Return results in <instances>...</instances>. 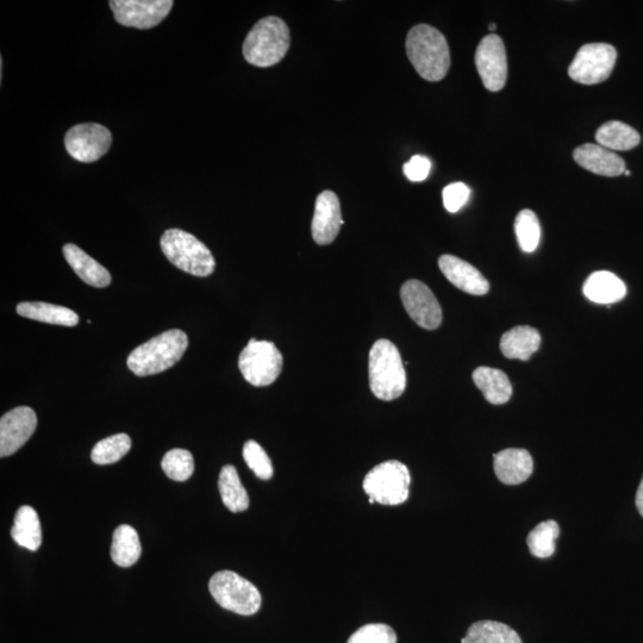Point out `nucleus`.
Here are the masks:
<instances>
[{"label":"nucleus","instance_id":"1","mask_svg":"<svg viewBox=\"0 0 643 643\" xmlns=\"http://www.w3.org/2000/svg\"><path fill=\"white\" fill-rule=\"evenodd\" d=\"M408 58L416 72L430 83L441 81L451 67V53L446 37L428 24H418L405 41Z\"/></svg>","mask_w":643,"mask_h":643},{"label":"nucleus","instance_id":"2","mask_svg":"<svg viewBox=\"0 0 643 643\" xmlns=\"http://www.w3.org/2000/svg\"><path fill=\"white\" fill-rule=\"evenodd\" d=\"M187 347L189 337L183 330H167L130 353L127 360L129 370L137 377L165 372L183 358Z\"/></svg>","mask_w":643,"mask_h":643},{"label":"nucleus","instance_id":"39","mask_svg":"<svg viewBox=\"0 0 643 643\" xmlns=\"http://www.w3.org/2000/svg\"><path fill=\"white\" fill-rule=\"evenodd\" d=\"M624 174H626V176L628 177V176H630V174H632V172H630V171H624Z\"/></svg>","mask_w":643,"mask_h":643},{"label":"nucleus","instance_id":"20","mask_svg":"<svg viewBox=\"0 0 643 643\" xmlns=\"http://www.w3.org/2000/svg\"><path fill=\"white\" fill-rule=\"evenodd\" d=\"M584 295L597 304H614L627 295V287L622 280L608 271L592 273L583 287Z\"/></svg>","mask_w":643,"mask_h":643},{"label":"nucleus","instance_id":"14","mask_svg":"<svg viewBox=\"0 0 643 643\" xmlns=\"http://www.w3.org/2000/svg\"><path fill=\"white\" fill-rule=\"evenodd\" d=\"M37 416L29 407L6 412L0 420V457H10L21 449L35 433Z\"/></svg>","mask_w":643,"mask_h":643},{"label":"nucleus","instance_id":"32","mask_svg":"<svg viewBox=\"0 0 643 643\" xmlns=\"http://www.w3.org/2000/svg\"><path fill=\"white\" fill-rule=\"evenodd\" d=\"M161 467L168 478L176 482H186L195 472V460L186 449H172L162 459Z\"/></svg>","mask_w":643,"mask_h":643},{"label":"nucleus","instance_id":"22","mask_svg":"<svg viewBox=\"0 0 643 643\" xmlns=\"http://www.w3.org/2000/svg\"><path fill=\"white\" fill-rule=\"evenodd\" d=\"M541 335L535 328L520 326L510 329L502 336L501 351L508 359L527 361L538 352Z\"/></svg>","mask_w":643,"mask_h":643},{"label":"nucleus","instance_id":"11","mask_svg":"<svg viewBox=\"0 0 643 643\" xmlns=\"http://www.w3.org/2000/svg\"><path fill=\"white\" fill-rule=\"evenodd\" d=\"M112 135L108 128L98 123H84L71 128L65 136L68 154L80 162L90 164L109 152Z\"/></svg>","mask_w":643,"mask_h":643},{"label":"nucleus","instance_id":"7","mask_svg":"<svg viewBox=\"0 0 643 643\" xmlns=\"http://www.w3.org/2000/svg\"><path fill=\"white\" fill-rule=\"evenodd\" d=\"M209 590L223 609L242 616L257 614L262 598L260 592L247 579L233 571H220L210 579Z\"/></svg>","mask_w":643,"mask_h":643},{"label":"nucleus","instance_id":"16","mask_svg":"<svg viewBox=\"0 0 643 643\" xmlns=\"http://www.w3.org/2000/svg\"><path fill=\"white\" fill-rule=\"evenodd\" d=\"M439 267L449 282L468 295L484 296L490 290L489 282L483 274L463 259L454 255H442Z\"/></svg>","mask_w":643,"mask_h":643},{"label":"nucleus","instance_id":"28","mask_svg":"<svg viewBox=\"0 0 643 643\" xmlns=\"http://www.w3.org/2000/svg\"><path fill=\"white\" fill-rule=\"evenodd\" d=\"M461 643H522L520 635L507 624L496 621H479L467 630Z\"/></svg>","mask_w":643,"mask_h":643},{"label":"nucleus","instance_id":"38","mask_svg":"<svg viewBox=\"0 0 643 643\" xmlns=\"http://www.w3.org/2000/svg\"><path fill=\"white\" fill-rule=\"evenodd\" d=\"M496 29H497L496 24H495V23H491V24H490V26H489V30H490V31H495Z\"/></svg>","mask_w":643,"mask_h":643},{"label":"nucleus","instance_id":"18","mask_svg":"<svg viewBox=\"0 0 643 643\" xmlns=\"http://www.w3.org/2000/svg\"><path fill=\"white\" fill-rule=\"evenodd\" d=\"M573 158L584 170L603 177H618L626 171V162L613 151L599 145H586L574 149Z\"/></svg>","mask_w":643,"mask_h":643},{"label":"nucleus","instance_id":"26","mask_svg":"<svg viewBox=\"0 0 643 643\" xmlns=\"http://www.w3.org/2000/svg\"><path fill=\"white\" fill-rule=\"evenodd\" d=\"M142 548L136 530L128 524L118 527L112 536L111 558L121 567L133 566L141 558Z\"/></svg>","mask_w":643,"mask_h":643},{"label":"nucleus","instance_id":"12","mask_svg":"<svg viewBox=\"0 0 643 643\" xmlns=\"http://www.w3.org/2000/svg\"><path fill=\"white\" fill-rule=\"evenodd\" d=\"M476 66L485 89L498 92L507 84L508 60L504 43L496 34L485 36L476 51Z\"/></svg>","mask_w":643,"mask_h":643},{"label":"nucleus","instance_id":"31","mask_svg":"<svg viewBox=\"0 0 643 643\" xmlns=\"http://www.w3.org/2000/svg\"><path fill=\"white\" fill-rule=\"evenodd\" d=\"M515 233L523 252L533 253L541 239V227L538 216L532 210H522L515 221Z\"/></svg>","mask_w":643,"mask_h":643},{"label":"nucleus","instance_id":"13","mask_svg":"<svg viewBox=\"0 0 643 643\" xmlns=\"http://www.w3.org/2000/svg\"><path fill=\"white\" fill-rule=\"evenodd\" d=\"M401 298L408 315L418 326L427 330L441 326V305L426 284L420 280H409L402 286Z\"/></svg>","mask_w":643,"mask_h":643},{"label":"nucleus","instance_id":"24","mask_svg":"<svg viewBox=\"0 0 643 643\" xmlns=\"http://www.w3.org/2000/svg\"><path fill=\"white\" fill-rule=\"evenodd\" d=\"M12 539L17 545L36 552L42 545V528L36 511L24 505L18 509L15 516L14 527L11 529Z\"/></svg>","mask_w":643,"mask_h":643},{"label":"nucleus","instance_id":"17","mask_svg":"<svg viewBox=\"0 0 643 643\" xmlns=\"http://www.w3.org/2000/svg\"><path fill=\"white\" fill-rule=\"evenodd\" d=\"M493 470L505 485H520L532 476L534 461L526 449L508 448L493 455Z\"/></svg>","mask_w":643,"mask_h":643},{"label":"nucleus","instance_id":"5","mask_svg":"<svg viewBox=\"0 0 643 643\" xmlns=\"http://www.w3.org/2000/svg\"><path fill=\"white\" fill-rule=\"evenodd\" d=\"M160 243L165 257L179 270L202 278L215 272L214 255L196 236L184 230L170 229L162 235Z\"/></svg>","mask_w":643,"mask_h":643},{"label":"nucleus","instance_id":"34","mask_svg":"<svg viewBox=\"0 0 643 643\" xmlns=\"http://www.w3.org/2000/svg\"><path fill=\"white\" fill-rule=\"evenodd\" d=\"M347 643H397V634L387 624H366L359 628Z\"/></svg>","mask_w":643,"mask_h":643},{"label":"nucleus","instance_id":"35","mask_svg":"<svg viewBox=\"0 0 643 643\" xmlns=\"http://www.w3.org/2000/svg\"><path fill=\"white\" fill-rule=\"evenodd\" d=\"M471 196L470 187L464 183H453L443 189V205L448 212L455 214L467 203Z\"/></svg>","mask_w":643,"mask_h":643},{"label":"nucleus","instance_id":"30","mask_svg":"<svg viewBox=\"0 0 643 643\" xmlns=\"http://www.w3.org/2000/svg\"><path fill=\"white\" fill-rule=\"evenodd\" d=\"M131 439L127 434H116L99 441L92 449L91 459L97 465H111L129 453Z\"/></svg>","mask_w":643,"mask_h":643},{"label":"nucleus","instance_id":"27","mask_svg":"<svg viewBox=\"0 0 643 643\" xmlns=\"http://www.w3.org/2000/svg\"><path fill=\"white\" fill-rule=\"evenodd\" d=\"M218 490L224 505L232 513H243L248 509L249 497L234 466H223L218 478Z\"/></svg>","mask_w":643,"mask_h":643},{"label":"nucleus","instance_id":"4","mask_svg":"<svg viewBox=\"0 0 643 643\" xmlns=\"http://www.w3.org/2000/svg\"><path fill=\"white\" fill-rule=\"evenodd\" d=\"M291 45L290 29L282 18L268 16L262 18L243 42L242 52L248 64L267 68L278 65L289 52Z\"/></svg>","mask_w":643,"mask_h":643},{"label":"nucleus","instance_id":"37","mask_svg":"<svg viewBox=\"0 0 643 643\" xmlns=\"http://www.w3.org/2000/svg\"><path fill=\"white\" fill-rule=\"evenodd\" d=\"M635 503H636V508H638L639 513L643 517V477H642L638 492H636Z\"/></svg>","mask_w":643,"mask_h":643},{"label":"nucleus","instance_id":"3","mask_svg":"<svg viewBox=\"0 0 643 643\" xmlns=\"http://www.w3.org/2000/svg\"><path fill=\"white\" fill-rule=\"evenodd\" d=\"M368 376L373 395L382 401H395L407 389V372L402 355L391 341L380 339L372 346Z\"/></svg>","mask_w":643,"mask_h":643},{"label":"nucleus","instance_id":"9","mask_svg":"<svg viewBox=\"0 0 643 643\" xmlns=\"http://www.w3.org/2000/svg\"><path fill=\"white\" fill-rule=\"evenodd\" d=\"M617 52L608 43H588L579 49L568 67V76L582 85H597L614 71Z\"/></svg>","mask_w":643,"mask_h":643},{"label":"nucleus","instance_id":"23","mask_svg":"<svg viewBox=\"0 0 643 643\" xmlns=\"http://www.w3.org/2000/svg\"><path fill=\"white\" fill-rule=\"evenodd\" d=\"M17 314L37 322L56 326L76 327L79 316L71 309L43 302H23L17 305Z\"/></svg>","mask_w":643,"mask_h":643},{"label":"nucleus","instance_id":"21","mask_svg":"<svg viewBox=\"0 0 643 643\" xmlns=\"http://www.w3.org/2000/svg\"><path fill=\"white\" fill-rule=\"evenodd\" d=\"M473 382L489 403L502 405L510 401L513 396V385L503 371L492 367H478L473 372Z\"/></svg>","mask_w":643,"mask_h":643},{"label":"nucleus","instance_id":"8","mask_svg":"<svg viewBox=\"0 0 643 643\" xmlns=\"http://www.w3.org/2000/svg\"><path fill=\"white\" fill-rule=\"evenodd\" d=\"M282 353L273 342L252 339L240 354L239 368L249 384L264 387L276 382L283 371Z\"/></svg>","mask_w":643,"mask_h":643},{"label":"nucleus","instance_id":"36","mask_svg":"<svg viewBox=\"0 0 643 643\" xmlns=\"http://www.w3.org/2000/svg\"><path fill=\"white\" fill-rule=\"evenodd\" d=\"M432 162L426 156L415 155L403 166L405 177L414 183L426 180L429 176Z\"/></svg>","mask_w":643,"mask_h":643},{"label":"nucleus","instance_id":"6","mask_svg":"<svg viewBox=\"0 0 643 643\" xmlns=\"http://www.w3.org/2000/svg\"><path fill=\"white\" fill-rule=\"evenodd\" d=\"M411 477L401 461L390 460L373 468L364 479L371 503L399 505L408 501Z\"/></svg>","mask_w":643,"mask_h":643},{"label":"nucleus","instance_id":"33","mask_svg":"<svg viewBox=\"0 0 643 643\" xmlns=\"http://www.w3.org/2000/svg\"><path fill=\"white\" fill-rule=\"evenodd\" d=\"M243 459L258 478L268 480L273 477L272 461L265 449L257 441L249 440L245 443V446H243Z\"/></svg>","mask_w":643,"mask_h":643},{"label":"nucleus","instance_id":"10","mask_svg":"<svg viewBox=\"0 0 643 643\" xmlns=\"http://www.w3.org/2000/svg\"><path fill=\"white\" fill-rule=\"evenodd\" d=\"M174 3L172 0H111L115 20L123 27L151 29L165 20Z\"/></svg>","mask_w":643,"mask_h":643},{"label":"nucleus","instance_id":"29","mask_svg":"<svg viewBox=\"0 0 643 643\" xmlns=\"http://www.w3.org/2000/svg\"><path fill=\"white\" fill-rule=\"evenodd\" d=\"M560 528L555 521L541 522L536 526L527 538V545L530 554L535 558L547 559L555 552V541L559 538Z\"/></svg>","mask_w":643,"mask_h":643},{"label":"nucleus","instance_id":"25","mask_svg":"<svg viewBox=\"0 0 643 643\" xmlns=\"http://www.w3.org/2000/svg\"><path fill=\"white\" fill-rule=\"evenodd\" d=\"M596 141L599 146L609 151L624 152L639 146L641 137L638 131L628 124L610 121L597 130Z\"/></svg>","mask_w":643,"mask_h":643},{"label":"nucleus","instance_id":"15","mask_svg":"<svg viewBox=\"0 0 643 643\" xmlns=\"http://www.w3.org/2000/svg\"><path fill=\"white\" fill-rule=\"evenodd\" d=\"M342 224L341 204L333 191H323L315 204L314 218L311 223L312 239L320 246L333 243L339 235Z\"/></svg>","mask_w":643,"mask_h":643},{"label":"nucleus","instance_id":"19","mask_svg":"<svg viewBox=\"0 0 643 643\" xmlns=\"http://www.w3.org/2000/svg\"><path fill=\"white\" fill-rule=\"evenodd\" d=\"M62 252H64L68 265L87 285L103 289V287L111 284L110 272L98 261L91 258L89 254H86L83 249L73 245V243H67L62 248Z\"/></svg>","mask_w":643,"mask_h":643}]
</instances>
